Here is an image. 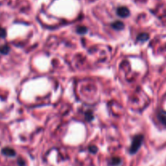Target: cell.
<instances>
[{
  "label": "cell",
  "instance_id": "6da1fadb",
  "mask_svg": "<svg viewBox=\"0 0 166 166\" xmlns=\"http://www.w3.org/2000/svg\"><path fill=\"white\" fill-rule=\"evenodd\" d=\"M144 137L143 135H137L134 137L132 140V144L129 148V152L130 154H134L137 151H139V149L141 147V145L143 144Z\"/></svg>",
  "mask_w": 166,
  "mask_h": 166
},
{
  "label": "cell",
  "instance_id": "7a4b0ae2",
  "mask_svg": "<svg viewBox=\"0 0 166 166\" xmlns=\"http://www.w3.org/2000/svg\"><path fill=\"white\" fill-rule=\"evenodd\" d=\"M117 14L120 17L125 18V17H127L129 15V9L126 7H120V8H117Z\"/></svg>",
  "mask_w": 166,
  "mask_h": 166
},
{
  "label": "cell",
  "instance_id": "3957f363",
  "mask_svg": "<svg viewBox=\"0 0 166 166\" xmlns=\"http://www.w3.org/2000/svg\"><path fill=\"white\" fill-rule=\"evenodd\" d=\"M2 153L4 154V156H9V157H11V156H15V151L14 149H12L11 147H4V149L2 150Z\"/></svg>",
  "mask_w": 166,
  "mask_h": 166
},
{
  "label": "cell",
  "instance_id": "277c9868",
  "mask_svg": "<svg viewBox=\"0 0 166 166\" xmlns=\"http://www.w3.org/2000/svg\"><path fill=\"white\" fill-rule=\"evenodd\" d=\"M112 27L116 30H121L124 28V25L121 21H115L112 24Z\"/></svg>",
  "mask_w": 166,
  "mask_h": 166
},
{
  "label": "cell",
  "instance_id": "5b68a950",
  "mask_svg": "<svg viewBox=\"0 0 166 166\" xmlns=\"http://www.w3.org/2000/svg\"><path fill=\"white\" fill-rule=\"evenodd\" d=\"M149 39V35L146 33H140L138 37H137V40L139 41V42H146Z\"/></svg>",
  "mask_w": 166,
  "mask_h": 166
},
{
  "label": "cell",
  "instance_id": "8992f818",
  "mask_svg": "<svg viewBox=\"0 0 166 166\" xmlns=\"http://www.w3.org/2000/svg\"><path fill=\"white\" fill-rule=\"evenodd\" d=\"M10 51V47L8 45H4L0 46V53L3 54H8Z\"/></svg>",
  "mask_w": 166,
  "mask_h": 166
},
{
  "label": "cell",
  "instance_id": "52a82bcc",
  "mask_svg": "<svg viewBox=\"0 0 166 166\" xmlns=\"http://www.w3.org/2000/svg\"><path fill=\"white\" fill-rule=\"evenodd\" d=\"M85 116H86V120L87 122H91L94 119V115H93L92 111H91V110H88L87 112H86Z\"/></svg>",
  "mask_w": 166,
  "mask_h": 166
},
{
  "label": "cell",
  "instance_id": "ba28073f",
  "mask_svg": "<svg viewBox=\"0 0 166 166\" xmlns=\"http://www.w3.org/2000/svg\"><path fill=\"white\" fill-rule=\"evenodd\" d=\"M87 32V28L85 26H78L77 28V33L79 34H86Z\"/></svg>",
  "mask_w": 166,
  "mask_h": 166
},
{
  "label": "cell",
  "instance_id": "9c48e42d",
  "mask_svg": "<svg viewBox=\"0 0 166 166\" xmlns=\"http://www.w3.org/2000/svg\"><path fill=\"white\" fill-rule=\"evenodd\" d=\"M120 163H121V159L118 158V157H114V158H113V160H112V165H118V164H120Z\"/></svg>",
  "mask_w": 166,
  "mask_h": 166
},
{
  "label": "cell",
  "instance_id": "30bf717a",
  "mask_svg": "<svg viewBox=\"0 0 166 166\" xmlns=\"http://www.w3.org/2000/svg\"><path fill=\"white\" fill-rule=\"evenodd\" d=\"M89 151L92 152V153H95L96 151H98V148L96 146H94V145H91L89 147Z\"/></svg>",
  "mask_w": 166,
  "mask_h": 166
},
{
  "label": "cell",
  "instance_id": "8fae6325",
  "mask_svg": "<svg viewBox=\"0 0 166 166\" xmlns=\"http://www.w3.org/2000/svg\"><path fill=\"white\" fill-rule=\"evenodd\" d=\"M6 35H7V33H6V30L4 29V28H0V38H5Z\"/></svg>",
  "mask_w": 166,
  "mask_h": 166
}]
</instances>
